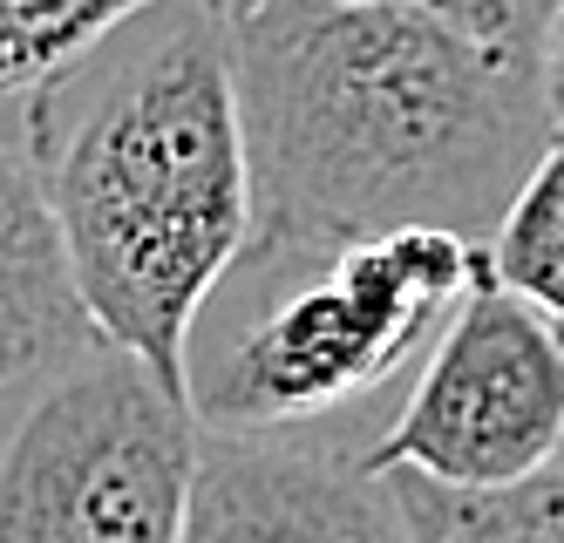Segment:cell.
<instances>
[{
  "mask_svg": "<svg viewBox=\"0 0 564 543\" xmlns=\"http://www.w3.org/2000/svg\"><path fill=\"white\" fill-rule=\"evenodd\" d=\"M252 150L246 245L394 225L490 238L551 137L538 62L415 0H259L231 21Z\"/></svg>",
  "mask_w": 564,
  "mask_h": 543,
  "instance_id": "cell-1",
  "label": "cell"
},
{
  "mask_svg": "<svg viewBox=\"0 0 564 543\" xmlns=\"http://www.w3.org/2000/svg\"><path fill=\"white\" fill-rule=\"evenodd\" d=\"M21 150L96 333L191 394V326L252 238L231 21L205 0L137 8L21 102Z\"/></svg>",
  "mask_w": 564,
  "mask_h": 543,
  "instance_id": "cell-2",
  "label": "cell"
},
{
  "mask_svg": "<svg viewBox=\"0 0 564 543\" xmlns=\"http://www.w3.org/2000/svg\"><path fill=\"white\" fill-rule=\"evenodd\" d=\"M482 279V238L449 225H394L347 245H246L184 347L197 422H327L429 354Z\"/></svg>",
  "mask_w": 564,
  "mask_h": 543,
  "instance_id": "cell-3",
  "label": "cell"
},
{
  "mask_svg": "<svg viewBox=\"0 0 564 543\" xmlns=\"http://www.w3.org/2000/svg\"><path fill=\"white\" fill-rule=\"evenodd\" d=\"M205 422L130 347H96L0 428V543H177Z\"/></svg>",
  "mask_w": 564,
  "mask_h": 543,
  "instance_id": "cell-4",
  "label": "cell"
},
{
  "mask_svg": "<svg viewBox=\"0 0 564 543\" xmlns=\"http://www.w3.org/2000/svg\"><path fill=\"white\" fill-rule=\"evenodd\" d=\"M564 455V326L482 279L429 340L394 422L360 448L368 469H415L490 489Z\"/></svg>",
  "mask_w": 564,
  "mask_h": 543,
  "instance_id": "cell-5",
  "label": "cell"
},
{
  "mask_svg": "<svg viewBox=\"0 0 564 543\" xmlns=\"http://www.w3.org/2000/svg\"><path fill=\"white\" fill-rule=\"evenodd\" d=\"M177 543H409L394 482L300 428H205Z\"/></svg>",
  "mask_w": 564,
  "mask_h": 543,
  "instance_id": "cell-6",
  "label": "cell"
},
{
  "mask_svg": "<svg viewBox=\"0 0 564 543\" xmlns=\"http://www.w3.org/2000/svg\"><path fill=\"white\" fill-rule=\"evenodd\" d=\"M96 347L102 333L68 272L48 191L28 150L0 130V401H28Z\"/></svg>",
  "mask_w": 564,
  "mask_h": 543,
  "instance_id": "cell-7",
  "label": "cell"
},
{
  "mask_svg": "<svg viewBox=\"0 0 564 543\" xmlns=\"http://www.w3.org/2000/svg\"><path fill=\"white\" fill-rule=\"evenodd\" d=\"M409 543H564V455L517 482L463 489L415 469H388Z\"/></svg>",
  "mask_w": 564,
  "mask_h": 543,
  "instance_id": "cell-8",
  "label": "cell"
},
{
  "mask_svg": "<svg viewBox=\"0 0 564 543\" xmlns=\"http://www.w3.org/2000/svg\"><path fill=\"white\" fill-rule=\"evenodd\" d=\"M482 259L503 292L564 326V130H551L544 150L531 156L497 231L482 238Z\"/></svg>",
  "mask_w": 564,
  "mask_h": 543,
  "instance_id": "cell-9",
  "label": "cell"
},
{
  "mask_svg": "<svg viewBox=\"0 0 564 543\" xmlns=\"http://www.w3.org/2000/svg\"><path fill=\"white\" fill-rule=\"evenodd\" d=\"M137 8L150 0H0V109L21 116L48 75H62Z\"/></svg>",
  "mask_w": 564,
  "mask_h": 543,
  "instance_id": "cell-10",
  "label": "cell"
},
{
  "mask_svg": "<svg viewBox=\"0 0 564 543\" xmlns=\"http://www.w3.org/2000/svg\"><path fill=\"white\" fill-rule=\"evenodd\" d=\"M205 8H218L225 21H238V14H252L259 0H205ZM415 8L449 14L456 28H469V34H482V41H497V48H510V55H538L544 21H551L557 0H415Z\"/></svg>",
  "mask_w": 564,
  "mask_h": 543,
  "instance_id": "cell-11",
  "label": "cell"
},
{
  "mask_svg": "<svg viewBox=\"0 0 564 543\" xmlns=\"http://www.w3.org/2000/svg\"><path fill=\"white\" fill-rule=\"evenodd\" d=\"M538 89H544V109H551V130H564V0L544 21V41H538Z\"/></svg>",
  "mask_w": 564,
  "mask_h": 543,
  "instance_id": "cell-12",
  "label": "cell"
}]
</instances>
